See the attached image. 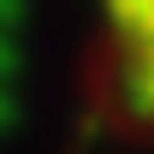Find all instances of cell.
<instances>
[{"instance_id": "1", "label": "cell", "mask_w": 154, "mask_h": 154, "mask_svg": "<svg viewBox=\"0 0 154 154\" xmlns=\"http://www.w3.org/2000/svg\"><path fill=\"white\" fill-rule=\"evenodd\" d=\"M103 40L120 97L154 120V0H103Z\"/></svg>"}]
</instances>
